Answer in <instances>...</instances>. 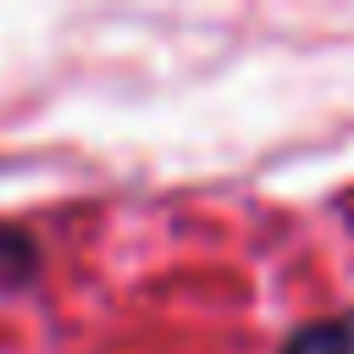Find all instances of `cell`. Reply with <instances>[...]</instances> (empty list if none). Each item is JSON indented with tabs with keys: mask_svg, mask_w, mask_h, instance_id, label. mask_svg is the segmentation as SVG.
Instances as JSON below:
<instances>
[{
	"mask_svg": "<svg viewBox=\"0 0 354 354\" xmlns=\"http://www.w3.org/2000/svg\"><path fill=\"white\" fill-rule=\"evenodd\" d=\"M277 354H354V321H348V315L304 321L299 332H288V343H282Z\"/></svg>",
	"mask_w": 354,
	"mask_h": 354,
	"instance_id": "6da1fadb",
	"label": "cell"
}]
</instances>
